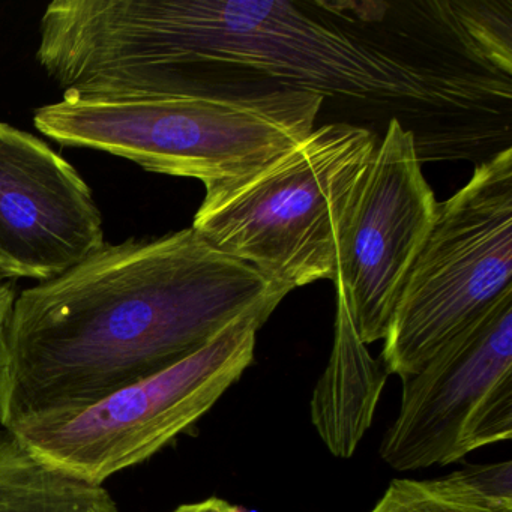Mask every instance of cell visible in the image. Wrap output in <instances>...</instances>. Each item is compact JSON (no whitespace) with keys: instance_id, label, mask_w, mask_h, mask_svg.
Instances as JSON below:
<instances>
[{"instance_id":"cell-6","label":"cell","mask_w":512,"mask_h":512,"mask_svg":"<svg viewBox=\"0 0 512 512\" xmlns=\"http://www.w3.org/2000/svg\"><path fill=\"white\" fill-rule=\"evenodd\" d=\"M512 298V151L476 167L436 220L404 280L385 335L389 374L421 370Z\"/></svg>"},{"instance_id":"cell-3","label":"cell","mask_w":512,"mask_h":512,"mask_svg":"<svg viewBox=\"0 0 512 512\" xmlns=\"http://www.w3.org/2000/svg\"><path fill=\"white\" fill-rule=\"evenodd\" d=\"M325 98L290 88L227 89L143 100L67 97L34 125L67 148L94 149L211 190L268 166L310 136Z\"/></svg>"},{"instance_id":"cell-10","label":"cell","mask_w":512,"mask_h":512,"mask_svg":"<svg viewBox=\"0 0 512 512\" xmlns=\"http://www.w3.org/2000/svg\"><path fill=\"white\" fill-rule=\"evenodd\" d=\"M389 373L356 334L343 292L337 289L334 344L311 397V422L332 455L350 458L373 424Z\"/></svg>"},{"instance_id":"cell-11","label":"cell","mask_w":512,"mask_h":512,"mask_svg":"<svg viewBox=\"0 0 512 512\" xmlns=\"http://www.w3.org/2000/svg\"><path fill=\"white\" fill-rule=\"evenodd\" d=\"M0 512H119L109 491L38 461L16 436L0 430Z\"/></svg>"},{"instance_id":"cell-13","label":"cell","mask_w":512,"mask_h":512,"mask_svg":"<svg viewBox=\"0 0 512 512\" xmlns=\"http://www.w3.org/2000/svg\"><path fill=\"white\" fill-rule=\"evenodd\" d=\"M511 0H452L437 2L440 16L460 35L464 49L473 58L487 62L509 80L512 73Z\"/></svg>"},{"instance_id":"cell-1","label":"cell","mask_w":512,"mask_h":512,"mask_svg":"<svg viewBox=\"0 0 512 512\" xmlns=\"http://www.w3.org/2000/svg\"><path fill=\"white\" fill-rule=\"evenodd\" d=\"M286 296L193 227L106 242L17 296L0 424L91 406L184 361L245 311Z\"/></svg>"},{"instance_id":"cell-7","label":"cell","mask_w":512,"mask_h":512,"mask_svg":"<svg viewBox=\"0 0 512 512\" xmlns=\"http://www.w3.org/2000/svg\"><path fill=\"white\" fill-rule=\"evenodd\" d=\"M380 458L398 472L448 466L512 437V298L401 377Z\"/></svg>"},{"instance_id":"cell-5","label":"cell","mask_w":512,"mask_h":512,"mask_svg":"<svg viewBox=\"0 0 512 512\" xmlns=\"http://www.w3.org/2000/svg\"><path fill=\"white\" fill-rule=\"evenodd\" d=\"M281 301L245 311L184 361L91 406L29 416L5 430L50 469L101 485L166 448L217 404L253 364L257 332Z\"/></svg>"},{"instance_id":"cell-15","label":"cell","mask_w":512,"mask_h":512,"mask_svg":"<svg viewBox=\"0 0 512 512\" xmlns=\"http://www.w3.org/2000/svg\"><path fill=\"white\" fill-rule=\"evenodd\" d=\"M173 512H241L238 506L232 505L224 499L218 497H209L202 502L187 503V505L178 506Z\"/></svg>"},{"instance_id":"cell-9","label":"cell","mask_w":512,"mask_h":512,"mask_svg":"<svg viewBox=\"0 0 512 512\" xmlns=\"http://www.w3.org/2000/svg\"><path fill=\"white\" fill-rule=\"evenodd\" d=\"M104 244L103 215L73 164L0 121V271L44 283Z\"/></svg>"},{"instance_id":"cell-12","label":"cell","mask_w":512,"mask_h":512,"mask_svg":"<svg viewBox=\"0 0 512 512\" xmlns=\"http://www.w3.org/2000/svg\"><path fill=\"white\" fill-rule=\"evenodd\" d=\"M368 512H512V499L482 490L463 469L439 479H392Z\"/></svg>"},{"instance_id":"cell-14","label":"cell","mask_w":512,"mask_h":512,"mask_svg":"<svg viewBox=\"0 0 512 512\" xmlns=\"http://www.w3.org/2000/svg\"><path fill=\"white\" fill-rule=\"evenodd\" d=\"M19 290H17L16 278L8 277L0 271V371L4 361L5 338H7L8 325L13 316Z\"/></svg>"},{"instance_id":"cell-4","label":"cell","mask_w":512,"mask_h":512,"mask_svg":"<svg viewBox=\"0 0 512 512\" xmlns=\"http://www.w3.org/2000/svg\"><path fill=\"white\" fill-rule=\"evenodd\" d=\"M377 143L344 122L314 128L253 175L205 190L191 227L284 295L334 281L338 239Z\"/></svg>"},{"instance_id":"cell-2","label":"cell","mask_w":512,"mask_h":512,"mask_svg":"<svg viewBox=\"0 0 512 512\" xmlns=\"http://www.w3.org/2000/svg\"><path fill=\"white\" fill-rule=\"evenodd\" d=\"M37 59L68 97L143 100L221 89L220 70L373 103H455L452 83L290 2L56 0Z\"/></svg>"},{"instance_id":"cell-8","label":"cell","mask_w":512,"mask_h":512,"mask_svg":"<svg viewBox=\"0 0 512 512\" xmlns=\"http://www.w3.org/2000/svg\"><path fill=\"white\" fill-rule=\"evenodd\" d=\"M416 136L392 118L377 143L337 247L335 289L364 344L385 340L404 280L436 220Z\"/></svg>"}]
</instances>
